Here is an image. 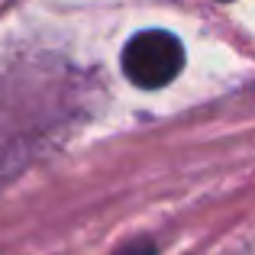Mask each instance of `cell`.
Here are the masks:
<instances>
[{
	"instance_id": "obj_2",
	"label": "cell",
	"mask_w": 255,
	"mask_h": 255,
	"mask_svg": "<svg viewBox=\"0 0 255 255\" xmlns=\"http://www.w3.org/2000/svg\"><path fill=\"white\" fill-rule=\"evenodd\" d=\"M117 255H155V246L149 243V239H136V243H129V246H123Z\"/></svg>"
},
{
	"instance_id": "obj_1",
	"label": "cell",
	"mask_w": 255,
	"mask_h": 255,
	"mask_svg": "<svg viewBox=\"0 0 255 255\" xmlns=\"http://www.w3.org/2000/svg\"><path fill=\"white\" fill-rule=\"evenodd\" d=\"M181 68H184V45L165 29L136 32L123 49V75L145 91L171 84Z\"/></svg>"
}]
</instances>
